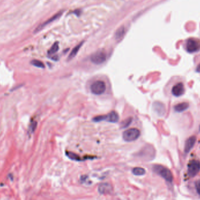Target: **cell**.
Segmentation results:
<instances>
[{
    "mask_svg": "<svg viewBox=\"0 0 200 200\" xmlns=\"http://www.w3.org/2000/svg\"><path fill=\"white\" fill-rule=\"evenodd\" d=\"M153 171L163 178L168 183H171L173 180V176L171 171L168 168L160 165V164H154L153 166Z\"/></svg>",
    "mask_w": 200,
    "mask_h": 200,
    "instance_id": "cell-1",
    "label": "cell"
},
{
    "mask_svg": "<svg viewBox=\"0 0 200 200\" xmlns=\"http://www.w3.org/2000/svg\"><path fill=\"white\" fill-rule=\"evenodd\" d=\"M185 49L189 53H194L200 50V40L195 38L187 39L185 43Z\"/></svg>",
    "mask_w": 200,
    "mask_h": 200,
    "instance_id": "cell-2",
    "label": "cell"
},
{
    "mask_svg": "<svg viewBox=\"0 0 200 200\" xmlns=\"http://www.w3.org/2000/svg\"><path fill=\"white\" fill-rule=\"evenodd\" d=\"M141 135L140 131L137 128H131L124 131L122 135L124 140L126 142H133L136 141Z\"/></svg>",
    "mask_w": 200,
    "mask_h": 200,
    "instance_id": "cell-3",
    "label": "cell"
},
{
    "mask_svg": "<svg viewBox=\"0 0 200 200\" xmlns=\"http://www.w3.org/2000/svg\"><path fill=\"white\" fill-rule=\"evenodd\" d=\"M90 90L93 94L101 95L106 90V84L103 81L97 80L92 83L90 86Z\"/></svg>",
    "mask_w": 200,
    "mask_h": 200,
    "instance_id": "cell-4",
    "label": "cell"
},
{
    "mask_svg": "<svg viewBox=\"0 0 200 200\" xmlns=\"http://www.w3.org/2000/svg\"><path fill=\"white\" fill-rule=\"evenodd\" d=\"M200 171V161L198 159H192L188 164L187 173L189 176L193 177L196 176Z\"/></svg>",
    "mask_w": 200,
    "mask_h": 200,
    "instance_id": "cell-5",
    "label": "cell"
},
{
    "mask_svg": "<svg viewBox=\"0 0 200 200\" xmlns=\"http://www.w3.org/2000/svg\"><path fill=\"white\" fill-rule=\"evenodd\" d=\"M171 94L175 97L183 96L185 92V87L183 81H178L172 86Z\"/></svg>",
    "mask_w": 200,
    "mask_h": 200,
    "instance_id": "cell-6",
    "label": "cell"
},
{
    "mask_svg": "<svg viewBox=\"0 0 200 200\" xmlns=\"http://www.w3.org/2000/svg\"><path fill=\"white\" fill-rule=\"evenodd\" d=\"M90 59L94 64L97 65L103 64L106 61L107 54L103 50H99L93 53Z\"/></svg>",
    "mask_w": 200,
    "mask_h": 200,
    "instance_id": "cell-7",
    "label": "cell"
},
{
    "mask_svg": "<svg viewBox=\"0 0 200 200\" xmlns=\"http://www.w3.org/2000/svg\"><path fill=\"white\" fill-rule=\"evenodd\" d=\"M98 192L101 194H107L112 192V187L111 184L108 183H101L98 187Z\"/></svg>",
    "mask_w": 200,
    "mask_h": 200,
    "instance_id": "cell-8",
    "label": "cell"
},
{
    "mask_svg": "<svg viewBox=\"0 0 200 200\" xmlns=\"http://www.w3.org/2000/svg\"><path fill=\"white\" fill-rule=\"evenodd\" d=\"M196 137L194 136L190 137L185 142L184 146V152L185 153H188L190 152L193 146H194L196 142Z\"/></svg>",
    "mask_w": 200,
    "mask_h": 200,
    "instance_id": "cell-9",
    "label": "cell"
},
{
    "mask_svg": "<svg viewBox=\"0 0 200 200\" xmlns=\"http://www.w3.org/2000/svg\"><path fill=\"white\" fill-rule=\"evenodd\" d=\"M153 110L160 116H162L165 113V107L164 104L160 102H154L153 104Z\"/></svg>",
    "mask_w": 200,
    "mask_h": 200,
    "instance_id": "cell-10",
    "label": "cell"
},
{
    "mask_svg": "<svg viewBox=\"0 0 200 200\" xmlns=\"http://www.w3.org/2000/svg\"><path fill=\"white\" fill-rule=\"evenodd\" d=\"M62 14V11H60L59 12L57 13V14H55L54 16H53L52 17H51L50 18H49L48 21H46V22H45L43 24H42L39 25V26L36 28V31H35V32L39 31H40L42 28H43L45 26H46L47 25H48L49 24L51 23L52 22L55 21V20L57 19V18H59L60 16H61Z\"/></svg>",
    "mask_w": 200,
    "mask_h": 200,
    "instance_id": "cell-11",
    "label": "cell"
},
{
    "mask_svg": "<svg viewBox=\"0 0 200 200\" xmlns=\"http://www.w3.org/2000/svg\"><path fill=\"white\" fill-rule=\"evenodd\" d=\"M189 103L187 102H181L174 106L175 111L177 112H184L189 108Z\"/></svg>",
    "mask_w": 200,
    "mask_h": 200,
    "instance_id": "cell-12",
    "label": "cell"
},
{
    "mask_svg": "<svg viewBox=\"0 0 200 200\" xmlns=\"http://www.w3.org/2000/svg\"><path fill=\"white\" fill-rule=\"evenodd\" d=\"M118 120H119V115L118 113L115 111H111L107 115H106L105 120L108 122L115 123L118 121Z\"/></svg>",
    "mask_w": 200,
    "mask_h": 200,
    "instance_id": "cell-13",
    "label": "cell"
},
{
    "mask_svg": "<svg viewBox=\"0 0 200 200\" xmlns=\"http://www.w3.org/2000/svg\"><path fill=\"white\" fill-rule=\"evenodd\" d=\"M125 32H126V31H125V28L124 26H121L120 28H119L115 34V38L116 39V40H118V41L121 40L125 36Z\"/></svg>",
    "mask_w": 200,
    "mask_h": 200,
    "instance_id": "cell-14",
    "label": "cell"
},
{
    "mask_svg": "<svg viewBox=\"0 0 200 200\" xmlns=\"http://www.w3.org/2000/svg\"><path fill=\"white\" fill-rule=\"evenodd\" d=\"M83 42L80 43H79L78 45H77L75 48H73L72 51L71 52V53H70V55H69V57H68L69 60L72 59H73L75 56H76V55L77 54L78 52H79V50H80L81 46L83 45Z\"/></svg>",
    "mask_w": 200,
    "mask_h": 200,
    "instance_id": "cell-15",
    "label": "cell"
},
{
    "mask_svg": "<svg viewBox=\"0 0 200 200\" xmlns=\"http://www.w3.org/2000/svg\"><path fill=\"white\" fill-rule=\"evenodd\" d=\"M132 173L135 176H144L146 174V170L142 168H135L132 170Z\"/></svg>",
    "mask_w": 200,
    "mask_h": 200,
    "instance_id": "cell-16",
    "label": "cell"
},
{
    "mask_svg": "<svg viewBox=\"0 0 200 200\" xmlns=\"http://www.w3.org/2000/svg\"><path fill=\"white\" fill-rule=\"evenodd\" d=\"M66 154L72 160H76V161H81L82 160L79 155L72 152H66Z\"/></svg>",
    "mask_w": 200,
    "mask_h": 200,
    "instance_id": "cell-17",
    "label": "cell"
},
{
    "mask_svg": "<svg viewBox=\"0 0 200 200\" xmlns=\"http://www.w3.org/2000/svg\"><path fill=\"white\" fill-rule=\"evenodd\" d=\"M58 50H59V43L58 42H56L53 45V46L49 50L48 54L50 55H53L58 51Z\"/></svg>",
    "mask_w": 200,
    "mask_h": 200,
    "instance_id": "cell-18",
    "label": "cell"
},
{
    "mask_svg": "<svg viewBox=\"0 0 200 200\" xmlns=\"http://www.w3.org/2000/svg\"><path fill=\"white\" fill-rule=\"evenodd\" d=\"M31 64L37 67L42 68V69L45 68V65L43 63V62H42L41 61L38 60H33L32 61H31Z\"/></svg>",
    "mask_w": 200,
    "mask_h": 200,
    "instance_id": "cell-19",
    "label": "cell"
},
{
    "mask_svg": "<svg viewBox=\"0 0 200 200\" xmlns=\"http://www.w3.org/2000/svg\"><path fill=\"white\" fill-rule=\"evenodd\" d=\"M132 121V118H128L127 120L122 121V123H121V128H127L128 126L131 124Z\"/></svg>",
    "mask_w": 200,
    "mask_h": 200,
    "instance_id": "cell-20",
    "label": "cell"
},
{
    "mask_svg": "<svg viewBox=\"0 0 200 200\" xmlns=\"http://www.w3.org/2000/svg\"><path fill=\"white\" fill-rule=\"evenodd\" d=\"M36 127H37V122L36 121H33V122L31 123V124L30 125L29 129V131L31 133H33L35 131V129L36 128Z\"/></svg>",
    "mask_w": 200,
    "mask_h": 200,
    "instance_id": "cell-21",
    "label": "cell"
},
{
    "mask_svg": "<svg viewBox=\"0 0 200 200\" xmlns=\"http://www.w3.org/2000/svg\"><path fill=\"white\" fill-rule=\"evenodd\" d=\"M195 188H196L197 192H198V194L200 195V179L195 181Z\"/></svg>",
    "mask_w": 200,
    "mask_h": 200,
    "instance_id": "cell-22",
    "label": "cell"
},
{
    "mask_svg": "<svg viewBox=\"0 0 200 200\" xmlns=\"http://www.w3.org/2000/svg\"><path fill=\"white\" fill-rule=\"evenodd\" d=\"M195 71L197 73H200V63L197 65V66L196 67V69H195Z\"/></svg>",
    "mask_w": 200,
    "mask_h": 200,
    "instance_id": "cell-23",
    "label": "cell"
},
{
    "mask_svg": "<svg viewBox=\"0 0 200 200\" xmlns=\"http://www.w3.org/2000/svg\"><path fill=\"white\" fill-rule=\"evenodd\" d=\"M199 132L200 133V128H199Z\"/></svg>",
    "mask_w": 200,
    "mask_h": 200,
    "instance_id": "cell-24",
    "label": "cell"
}]
</instances>
